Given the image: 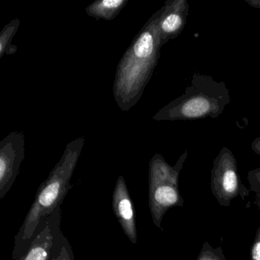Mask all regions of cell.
<instances>
[{
  "label": "cell",
  "mask_w": 260,
  "mask_h": 260,
  "mask_svg": "<svg viewBox=\"0 0 260 260\" xmlns=\"http://www.w3.org/2000/svg\"><path fill=\"white\" fill-rule=\"evenodd\" d=\"M161 13L160 9L141 28L117 68L114 96L124 112L139 101L157 64L162 46L159 29Z\"/></svg>",
  "instance_id": "1"
},
{
  "label": "cell",
  "mask_w": 260,
  "mask_h": 260,
  "mask_svg": "<svg viewBox=\"0 0 260 260\" xmlns=\"http://www.w3.org/2000/svg\"><path fill=\"white\" fill-rule=\"evenodd\" d=\"M84 142V137L70 142L46 180L41 184L23 223L15 237L13 260L18 259L28 250L40 223L63 203L72 188L71 180Z\"/></svg>",
  "instance_id": "2"
},
{
  "label": "cell",
  "mask_w": 260,
  "mask_h": 260,
  "mask_svg": "<svg viewBox=\"0 0 260 260\" xmlns=\"http://www.w3.org/2000/svg\"><path fill=\"white\" fill-rule=\"evenodd\" d=\"M230 102L224 85L209 77L194 76L185 94L159 111L153 120L196 119L217 117Z\"/></svg>",
  "instance_id": "3"
},
{
  "label": "cell",
  "mask_w": 260,
  "mask_h": 260,
  "mask_svg": "<svg viewBox=\"0 0 260 260\" xmlns=\"http://www.w3.org/2000/svg\"><path fill=\"white\" fill-rule=\"evenodd\" d=\"M187 158L185 152L174 167L160 154H155L149 164V207L153 224L162 230V220L169 209L182 207L179 188V175Z\"/></svg>",
  "instance_id": "4"
},
{
  "label": "cell",
  "mask_w": 260,
  "mask_h": 260,
  "mask_svg": "<svg viewBox=\"0 0 260 260\" xmlns=\"http://www.w3.org/2000/svg\"><path fill=\"white\" fill-rule=\"evenodd\" d=\"M237 160L232 152L223 147L215 158L211 173V189L220 205L229 207L242 193Z\"/></svg>",
  "instance_id": "5"
},
{
  "label": "cell",
  "mask_w": 260,
  "mask_h": 260,
  "mask_svg": "<svg viewBox=\"0 0 260 260\" xmlns=\"http://www.w3.org/2000/svg\"><path fill=\"white\" fill-rule=\"evenodd\" d=\"M25 135L9 134L0 143V199H4L17 178L25 159Z\"/></svg>",
  "instance_id": "6"
},
{
  "label": "cell",
  "mask_w": 260,
  "mask_h": 260,
  "mask_svg": "<svg viewBox=\"0 0 260 260\" xmlns=\"http://www.w3.org/2000/svg\"><path fill=\"white\" fill-rule=\"evenodd\" d=\"M61 205L39 225L28 250L16 260H50L51 250L60 234Z\"/></svg>",
  "instance_id": "7"
},
{
  "label": "cell",
  "mask_w": 260,
  "mask_h": 260,
  "mask_svg": "<svg viewBox=\"0 0 260 260\" xmlns=\"http://www.w3.org/2000/svg\"><path fill=\"white\" fill-rule=\"evenodd\" d=\"M112 209L123 232L133 244L138 241L136 215L133 201L131 197L124 176L117 179L112 194Z\"/></svg>",
  "instance_id": "8"
},
{
  "label": "cell",
  "mask_w": 260,
  "mask_h": 260,
  "mask_svg": "<svg viewBox=\"0 0 260 260\" xmlns=\"http://www.w3.org/2000/svg\"><path fill=\"white\" fill-rule=\"evenodd\" d=\"M159 29L162 45L177 37L183 29L188 15V6L183 0L167 1L161 8Z\"/></svg>",
  "instance_id": "9"
},
{
  "label": "cell",
  "mask_w": 260,
  "mask_h": 260,
  "mask_svg": "<svg viewBox=\"0 0 260 260\" xmlns=\"http://www.w3.org/2000/svg\"><path fill=\"white\" fill-rule=\"evenodd\" d=\"M127 4V0H96L86 7V13L96 19L113 20Z\"/></svg>",
  "instance_id": "10"
},
{
  "label": "cell",
  "mask_w": 260,
  "mask_h": 260,
  "mask_svg": "<svg viewBox=\"0 0 260 260\" xmlns=\"http://www.w3.org/2000/svg\"><path fill=\"white\" fill-rule=\"evenodd\" d=\"M20 26V21L14 19L4 26L0 34V58L4 55H12L17 51L18 48L12 45V40Z\"/></svg>",
  "instance_id": "11"
},
{
  "label": "cell",
  "mask_w": 260,
  "mask_h": 260,
  "mask_svg": "<svg viewBox=\"0 0 260 260\" xmlns=\"http://www.w3.org/2000/svg\"><path fill=\"white\" fill-rule=\"evenodd\" d=\"M50 260H75L72 246L63 234H60L53 246Z\"/></svg>",
  "instance_id": "12"
},
{
  "label": "cell",
  "mask_w": 260,
  "mask_h": 260,
  "mask_svg": "<svg viewBox=\"0 0 260 260\" xmlns=\"http://www.w3.org/2000/svg\"><path fill=\"white\" fill-rule=\"evenodd\" d=\"M197 260H226V258L221 246L214 248L208 242H205Z\"/></svg>",
  "instance_id": "13"
},
{
  "label": "cell",
  "mask_w": 260,
  "mask_h": 260,
  "mask_svg": "<svg viewBox=\"0 0 260 260\" xmlns=\"http://www.w3.org/2000/svg\"><path fill=\"white\" fill-rule=\"evenodd\" d=\"M247 179L251 191L255 194L253 204L260 210V169L248 172Z\"/></svg>",
  "instance_id": "14"
},
{
  "label": "cell",
  "mask_w": 260,
  "mask_h": 260,
  "mask_svg": "<svg viewBox=\"0 0 260 260\" xmlns=\"http://www.w3.org/2000/svg\"><path fill=\"white\" fill-rule=\"evenodd\" d=\"M250 260H260V226L250 248Z\"/></svg>",
  "instance_id": "15"
},
{
  "label": "cell",
  "mask_w": 260,
  "mask_h": 260,
  "mask_svg": "<svg viewBox=\"0 0 260 260\" xmlns=\"http://www.w3.org/2000/svg\"><path fill=\"white\" fill-rule=\"evenodd\" d=\"M252 148L257 154L260 155V138H257L252 144Z\"/></svg>",
  "instance_id": "16"
}]
</instances>
